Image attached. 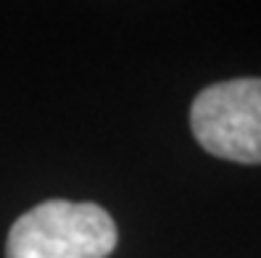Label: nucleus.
I'll return each instance as SVG.
<instances>
[{
  "mask_svg": "<svg viewBox=\"0 0 261 258\" xmlns=\"http://www.w3.org/2000/svg\"><path fill=\"white\" fill-rule=\"evenodd\" d=\"M116 224L95 203L45 200L13 221L6 258H109Z\"/></svg>",
  "mask_w": 261,
  "mask_h": 258,
  "instance_id": "nucleus-1",
  "label": "nucleus"
},
{
  "mask_svg": "<svg viewBox=\"0 0 261 258\" xmlns=\"http://www.w3.org/2000/svg\"><path fill=\"white\" fill-rule=\"evenodd\" d=\"M190 127L211 156L261 163V79H229L201 90L190 108Z\"/></svg>",
  "mask_w": 261,
  "mask_h": 258,
  "instance_id": "nucleus-2",
  "label": "nucleus"
}]
</instances>
